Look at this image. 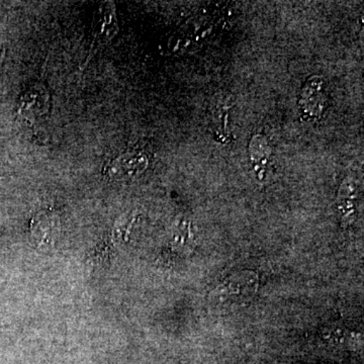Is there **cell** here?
<instances>
[{
	"label": "cell",
	"mask_w": 364,
	"mask_h": 364,
	"mask_svg": "<svg viewBox=\"0 0 364 364\" xmlns=\"http://www.w3.org/2000/svg\"><path fill=\"white\" fill-rule=\"evenodd\" d=\"M312 85L306 83L305 90L301 92V104L303 109H305L306 112H310L311 116H317V111L316 109H320L318 111L322 112V107L316 104L315 100H317L318 104L323 105L324 102V95L322 92V83L321 80H318L317 86H315L314 80H311Z\"/></svg>",
	"instance_id": "3957f363"
},
{
	"label": "cell",
	"mask_w": 364,
	"mask_h": 364,
	"mask_svg": "<svg viewBox=\"0 0 364 364\" xmlns=\"http://www.w3.org/2000/svg\"><path fill=\"white\" fill-rule=\"evenodd\" d=\"M2 55H4V51H2L1 47H0V60H1Z\"/></svg>",
	"instance_id": "52a82bcc"
},
{
	"label": "cell",
	"mask_w": 364,
	"mask_h": 364,
	"mask_svg": "<svg viewBox=\"0 0 364 364\" xmlns=\"http://www.w3.org/2000/svg\"><path fill=\"white\" fill-rule=\"evenodd\" d=\"M355 186L352 182H345L339 191L338 205L342 212L343 223L353 222L352 217L354 215L356 200Z\"/></svg>",
	"instance_id": "277c9868"
},
{
	"label": "cell",
	"mask_w": 364,
	"mask_h": 364,
	"mask_svg": "<svg viewBox=\"0 0 364 364\" xmlns=\"http://www.w3.org/2000/svg\"><path fill=\"white\" fill-rule=\"evenodd\" d=\"M33 236L42 243L51 242L54 235L58 232V218L51 213H40L32 223Z\"/></svg>",
	"instance_id": "7a4b0ae2"
},
{
	"label": "cell",
	"mask_w": 364,
	"mask_h": 364,
	"mask_svg": "<svg viewBox=\"0 0 364 364\" xmlns=\"http://www.w3.org/2000/svg\"><path fill=\"white\" fill-rule=\"evenodd\" d=\"M193 241V236H191V230L189 229V226L184 228V229L179 230L178 234H177L176 238V243L179 245H186V244H191Z\"/></svg>",
	"instance_id": "8992f818"
},
{
	"label": "cell",
	"mask_w": 364,
	"mask_h": 364,
	"mask_svg": "<svg viewBox=\"0 0 364 364\" xmlns=\"http://www.w3.org/2000/svg\"><path fill=\"white\" fill-rule=\"evenodd\" d=\"M250 151L254 164L258 166L259 164L264 165L267 163V157L269 156V148L264 138L260 136H254Z\"/></svg>",
	"instance_id": "5b68a950"
},
{
	"label": "cell",
	"mask_w": 364,
	"mask_h": 364,
	"mask_svg": "<svg viewBox=\"0 0 364 364\" xmlns=\"http://www.w3.org/2000/svg\"><path fill=\"white\" fill-rule=\"evenodd\" d=\"M147 155L132 150L112 158L105 167V174L112 179L133 178L147 168Z\"/></svg>",
	"instance_id": "6da1fadb"
}]
</instances>
